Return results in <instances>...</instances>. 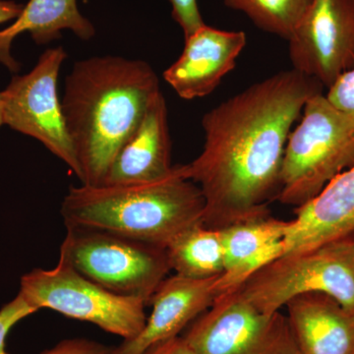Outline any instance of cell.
Returning <instances> with one entry per match:
<instances>
[{"label":"cell","instance_id":"ac0fdd59","mask_svg":"<svg viewBox=\"0 0 354 354\" xmlns=\"http://www.w3.org/2000/svg\"><path fill=\"white\" fill-rule=\"evenodd\" d=\"M171 269L193 279L218 278L225 270L220 230L198 223L177 235L165 248Z\"/></svg>","mask_w":354,"mask_h":354},{"label":"cell","instance_id":"d4e9b609","mask_svg":"<svg viewBox=\"0 0 354 354\" xmlns=\"http://www.w3.org/2000/svg\"><path fill=\"white\" fill-rule=\"evenodd\" d=\"M24 6L12 0H0V25L16 20L22 13Z\"/></svg>","mask_w":354,"mask_h":354},{"label":"cell","instance_id":"30bf717a","mask_svg":"<svg viewBox=\"0 0 354 354\" xmlns=\"http://www.w3.org/2000/svg\"><path fill=\"white\" fill-rule=\"evenodd\" d=\"M288 41L292 68L329 88L354 67V0H311Z\"/></svg>","mask_w":354,"mask_h":354},{"label":"cell","instance_id":"3957f363","mask_svg":"<svg viewBox=\"0 0 354 354\" xmlns=\"http://www.w3.org/2000/svg\"><path fill=\"white\" fill-rule=\"evenodd\" d=\"M201 189L184 165L158 180L116 185L71 186L62 203L65 225L94 228L162 248L203 223Z\"/></svg>","mask_w":354,"mask_h":354},{"label":"cell","instance_id":"9c48e42d","mask_svg":"<svg viewBox=\"0 0 354 354\" xmlns=\"http://www.w3.org/2000/svg\"><path fill=\"white\" fill-rule=\"evenodd\" d=\"M66 58L62 46L48 48L29 73L14 76L2 92L3 121L11 129L41 142L80 179V165L58 97V75Z\"/></svg>","mask_w":354,"mask_h":354},{"label":"cell","instance_id":"2e32d148","mask_svg":"<svg viewBox=\"0 0 354 354\" xmlns=\"http://www.w3.org/2000/svg\"><path fill=\"white\" fill-rule=\"evenodd\" d=\"M300 354H354V312L323 293H306L286 305Z\"/></svg>","mask_w":354,"mask_h":354},{"label":"cell","instance_id":"9a60e30c","mask_svg":"<svg viewBox=\"0 0 354 354\" xmlns=\"http://www.w3.org/2000/svg\"><path fill=\"white\" fill-rule=\"evenodd\" d=\"M288 223L267 215L221 228L225 270L216 281L218 297L239 290L283 255Z\"/></svg>","mask_w":354,"mask_h":354},{"label":"cell","instance_id":"4fadbf2b","mask_svg":"<svg viewBox=\"0 0 354 354\" xmlns=\"http://www.w3.org/2000/svg\"><path fill=\"white\" fill-rule=\"evenodd\" d=\"M288 223L285 254L304 252L354 235V165L316 197L295 209Z\"/></svg>","mask_w":354,"mask_h":354},{"label":"cell","instance_id":"d6986e66","mask_svg":"<svg viewBox=\"0 0 354 354\" xmlns=\"http://www.w3.org/2000/svg\"><path fill=\"white\" fill-rule=\"evenodd\" d=\"M263 31L288 41L311 0H223Z\"/></svg>","mask_w":354,"mask_h":354},{"label":"cell","instance_id":"5bb4252c","mask_svg":"<svg viewBox=\"0 0 354 354\" xmlns=\"http://www.w3.org/2000/svg\"><path fill=\"white\" fill-rule=\"evenodd\" d=\"M174 169L167 101L160 91L138 127L121 147L102 184L150 183L169 176Z\"/></svg>","mask_w":354,"mask_h":354},{"label":"cell","instance_id":"5b68a950","mask_svg":"<svg viewBox=\"0 0 354 354\" xmlns=\"http://www.w3.org/2000/svg\"><path fill=\"white\" fill-rule=\"evenodd\" d=\"M265 313L291 299L323 293L354 312V235L304 252L285 254L235 290Z\"/></svg>","mask_w":354,"mask_h":354},{"label":"cell","instance_id":"52a82bcc","mask_svg":"<svg viewBox=\"0 0 354 354\" xmlns=\"http://www.w3.org/2000/svg\"><path fill=\"white\" fill-rule=\"evenodd\" d=\"M19 295L35 309H50L94 324L123 341L136 337L147 321L145 302L111 292L62 257L53 269H35L24 274Z\"/></svg>","mask_w":354,"mask_h":354},{"label":"cell","instance_id":"cb8c5ba5","mask_svg":"<svg viewBox=\"0 0 354 354\" xmlns=\"http://www.w3.org/2000/svg\"><path fill=\"white\" fill-rule=\"evenodd\" d=\"M146 354H194L183 337H176L162 342Z\"/></svg>","mask_w":354,"mask_h":354},{"label":"cell","instance_id":"44dd1931","mask_svg":"<svg viewBox=\"0 0 354 354\" xmlns=\"http://www.w3.org/2000/svg\"><path fill=\"white\" fill-rule=\"evenodd\" d=\"M326 97L335 108L354 120V67L335 80Z\"/></svg>","mask_w":354,"mask_h":354},{"label":"cell","instance_id":"7c38bea8","mask_svg":"<svg viewBox=\"0 0 354 354\" xmlns=\"http://www.w3.org/2000/svg\"><path fill=\"white\" fill-rule=\"evenodd\" d=\"M246 34L205 24L185 38L180 57L165 70L164 79L181 99L209 95L236 65L246 46Z\"/></svg>","mask_w":354,"mask_h":354},{"label":"cell","instance_id":"e0dca14e","mask_svg":"<svg viewBox=\"0 0 354 354\" xmlns=\"http://www.w3.org/2000/svg\"><path fill=\"white\" fill-rule=\"evenodd\" d=\"M64 30H70L83 41L95 34L94 26L79 11L77 0H30L15 22L0 31V64L11 72L19 69L10 48L20 34L29 32L35 43L46 44L60 38Z\"/></svg>","mask_w":354,"mask_h":354},{"label":"cell","instance_id":"6da1fadb","mask_svg":"<svg viewBox=\"0 0 354 354\" xmlns=\"http://www.w3.org/2000/svg\"><path fill=\"white\" fill-rule=\"evenodd\" d=\"M321 87L297 70H285L203 116L202 152L184 167L204 196V225L221 230L269 215L291 128Z\"/></svg>","mask_w":354,"mask_h":354},{"label":"cell","instance_id":"7a4b0ae2","mask_svg":"<svg viewBox=\"0 0 354 354\" xmlns=\"http://www.w3.org/2000/svg\"><path fill=\"white\" fill-rule=\"evenodd\" d=\"M160 92L148 62L115 55L75 62L62 99L81 184L101 185L114 158Z\"/></svg>","mask_w":354,"mask_h":354},{"label":"cell","instance_id":"7402d4cb","mask_svg":"<svg viewBox=\"0 0 354 354\" xmlns=\"http://www.w3.org/2000/svg\"><path fill=\"white\" fill-rule=\"evenodd\" d=\"M169 1L171 2L172 18L177 24L180 26L185 38L205 25L197 0H169Z\"/></svg>","mask_w":354,"mask_h":354},{"label":"cell","instance_id":"8fae6325","mask_svg":"<svg viewBox=\"0 0 354 354\" xmlns=\"http://www.w3.org/2000/svg\"><path fill=\"white\" fill-rule=\"evenodd\" d=\"M218 278L193 279L174 274L162 281L149 305L152 313L136 337L111 348L109 354H146L149 351L179 337L189 324L214 304Z\"/></svg>","mask_w":354,"mask_h":354},{"label":"cell","instance_id":"ffe728a7","mask_svg":"<svg viewBox=\"0 0 354 354\" xmlns=\"http://www.w3.org/2000/svg\"><path fill=\"white\" fill-rule=\"evenodd\" d=\"M37 311L19 293L0 309V354H8L6 348V337L14 326Z\"/></svg>","mask_w":354,"mask_h":354},{"label":"cell","instance_id":"277c9868","mask_svg":"<svg viewBox=\"0 0 354 354\" xmlns=\"http://www.w3.org/2000/svg\"><path fill=\"white\" fill-rule=\"evenodd\" d=\"M300 122L286 142L279 201L295 208L316 197L354 165V120L322 93L305 104Z\"/></svg>","mask_w":354,"mask_h":354},{"label":"cell","instance_id":"484cf974","mask_svg":"<svg viewBox=\"0 0 354 354\" xmlns=\"http://www.w3.org/2000/svg\"><path fill=\"white\" fill-rule=\"evenodd\" d=\"M3 125V95H2V92H0V128Z\"/></svg>","mask_w":354,"mask_h":354},{"label":"cell","instance_id":"8992f818","mask_svg":"<svg viewBox=\"0 0 354 354\" xmlns=\"http://www.w3.org/2000/svg\"><path fill=\"white\" fill-rule=\"evenodd\" d=\"M59 257L102 288L147 306L171 271L165 248L94 228L67 227Z\"/></svg>","mask_w":354,"mask_h":354},{"label":"cell","instance_id":"603a6c76","mask_svg":"<svg viewBox=\"0 0 354 354\" xmlns=\"http://www.w3.org/2000/svg\"><path fill=\"white\" fill-rule=\"evenodd\" d=\"M111 348L87 339H71L60 342L55 348L41 354H109Z\"/></svg>","mask_w":354,"mask_h":354},{"label":"cell","instance_id":"ba28073f","mask_svg":"<svg viewBox=\"0 0 354 354\" xmlns=\"http://www.w3.org/2000/svg\"><path fill=\"white\" fill-rule=\"evenodd\" d=\"M183 337L194 354H300L288 317L265 313L236 291L216 298Z\"/></svg>","mask_w":354,"mask_h":354}]
</instances>
